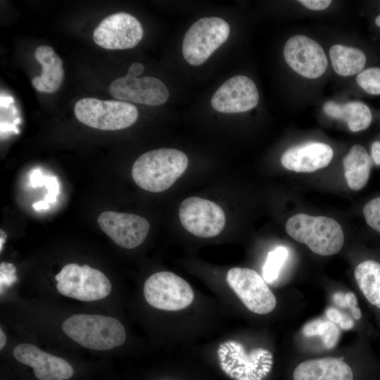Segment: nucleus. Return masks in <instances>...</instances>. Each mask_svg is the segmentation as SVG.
<instances>
[{"label": "nucleus", "instance_id": "nucleus-10", "mask_svg": "<svg viewBox=\"0 0 380 380\" xmlns=\"http://www.w3.org/2000/svg\"><path fill=\"white\" fill-rule=\"evenodd\" d=\"M143 35V27L138 19L120 12L105 18L94 30L93 39L105 49L119 50L134 47Z\"/></svg>", "mask_w": 380, "mask_h": 380}, {"label": "nucleus", "instance_id": "nucleus-35", "mask_svg": "<svg viewBox=\"0 0 380 380\" xmlns=\"http://www.w3.org/2000/svg\"><path fill=\"white\" fill-rule=\"evenodd\" d=\"M346 301L350 311L357 308V299L353 293L348 292L346 293Z\"/></svg>", "mask_w": 380, "mask_h": 380}, {"label": "nucleus", "instance_id": "nucleus-33", "mask_svg": "<svg viewBox=\"0 0 380 380\" xmlns=\"http://www.w3.org/2000/svg\"><path fill=\"white\" fill-rule=\"evenodd\" d=\"M372 158L376 165H380V141H374L371 148Z\"/></svg>", "mask_w": 380, "mask_h": 380}, {"label": "nucleus", "instance_id": "nucleus-19", "mask_svg": "<svg viewBox=\"0 0 380 380\" xmlns=\"http://www.w3.org/2000/svg\"><path fill=\"white\" fill-rule=\"evenodd\" d=\"M323 110L328 117L345 121L352 132L365 129L372 122L370 109L360 101L341 104L329 101L324 104Z\"/></svg>", "mask_w": 380, "mask_h": 380}, {"label": "nucleus", "instance_id": "nucleus-15", "mask_svg": "<svg viewBox=\"0 0 380 380\" xmlns=\"http://www.w3.org/2000/svg\"><path fill=\"white\" fill-rule=\"evenodd\" d=\"M13 353L18 362L32 368L39 380H68L74 374L73 367L65 360L32 344H19L14 348Z\"/></svg>", "mask_w": 380, "mask_h": 380}, {"label": "nucleus", "instance_id": "nucleus-40", "mask_svg": "<svg viewBox=\"0 0 380 380\" xmlns=\"http://www.w3.org/2000/svg\"><path fill=\"white\" fill-rule=\"evenodd\" d=\"M375 23L377 26L380 27V15H379L375 19Z\"/></svg>", "mask_w": 380, "mask_h": 380}, {"label": "nucleus", "instance_id": "nucleus-17", "mask_svg": "<svg viewBox=\"0 0 380 380\" xmlns=\"http://www.w3.org/2000/svg\"><path fill=\"white\" fill-rule=\"evenodd\" d=\"M293 380H353L350 367L343 358L308 360L297 365Z\"/></svg>", "mask_w": 380, "mask_h": 380}, {"label": "nucleus", "instance_id": "nucleus-2", "mask_svg": "<svg viewBox=\"0 0 380 380\" xmlns=\"http://www.w3.org/2000/svg\"><path fill=\"white\" fill-rule=\"evenodd\" d=\"M62 328L72 340L95 350L113 349L126 339L125 327L118 319L101 315H73L63 322Z\"/></svg>", "mask_w": 380, "mask_h": 380}, {"label": "nucleus", "instance_id": "nucleus-38", "mask_svg": "<svg viewBox=\"0 0 380 380\" xmlns=\"http://www.w3.org/2000/svg\"><path fill=\"white\" fill-rule=\"evenodd\" d=\"M351 312L355 319L358 320L361 318L362 313L360 309L358 307L352 310Z\"/></svg>", "mask_w": 380, "mask_h": 380}, {"label": "nucleus", "instance_id": "nucleus-23", "mask_svg": "<svg viewBox=\"0 0 380 380\" xmlns=\"http://www.w3.org/2000/svg\"><path fill=\"white\" fill-rule=\"evenodd\" d=\"M302 332L306 337L319 336L327 349L333 348L337 344L341 334L337 325L322 319L308 322L304 325Z\"/></svg>", "mask_w": 380, "mask_h": 380}, {"label": "nucleus", "instance_id": "nucleus-4", "mask_svg": "<svg viewBox=\"0 0 380 380\" xmlns=\"http://www.w3.org/2000/svg\"><path fill=\"white\" fill-rule=\"evenodd\" d=\"M76 118L82 123L101 130H119L133 125L138 110L132 103L122 101H103L84 98L75 105Z\"/></svg>", "mask_w": 380, "mask_h": 380}, {"label": "nucleus", "instance_id": "nucleus-32", "mask_svg": "<svg viewBox=\"0 0 380 380\" xmlns=\"http://www.w3.org/2000/svg\"><path fill=\"white\" fill-rule=\"evenodd\" d=\"M144 70V67L142 63H134L129 67L127 75L134 77H139L138 76L141 75Z\"/></svg>", "mask_w": 380, "mask_h": 380}, {"label": "nucleus", "instance_id": "nucleus-5", "mask_svg": "<svg viewBox=\"0 0 380 380\" xmlns=\"http://www.w3.org/2000/svg\"><path fill=\"white\" fill-rule=\"evenodd\" d=\"M58 291L82 301H94L108 296L112 289L108 278L100 270L87 265H65L55 276Z\"/></svg>", "mask_w": 380, "mask_h": 380}, {"label": "nucleus", "instance_id": "nucleus-12", "mask_svg": "<svg viewBox=\"0 0 380 380\" xmlns=\"http://www.w3.org/2000/svg\"><path fill=\"white\" fill-rule=\"evenodd\" d=\"M98 224L117 245L127 249L141 245L150 229L149 222L141 216L114 211L103 212Z\"/></svg>", "mask_w": 380, "mask_h": 380}, {"label": "nucleus", "instance_id": "nucleus-20", "mask_svg": "<svg viewBox=\"0 0 380 380\" xmlns=\"http://www.w3.org/2000/svg\"><path fill=\"white\" fill-rule=\"evenodd\" d=\"M344 175L352 190L362 189L367 183L372 168V160L366 148L353 145L343 160Z\"/></svg>", "mask_w": 380, "mask_h": 380}, {"label": "nucleus", "instance_id": "nucleus-21", "mask_svg": "<svg viewBox=\"0 0 380 380\" xmlns=\"http://www.w3.org/2000/svg\"><path fill=\"white\" fill-rule=\"evenodd\" d=\"M334 70L341 76H351L360 72L366 63V56L360 49L335 44L329 49Z\"/></svg>", "mask_w": 380, "mask_h": 380}, {"label": "nucleus", "instance_id": "nucleus-13", "mask_svg": "<svg viewBox=\"0 0 380 380\" xmlns=\"http://www.w3.org/2000/svg\"><path fill=\"white\" fill-rule=\"evenodd\" d=\"M109 91L113 97L122 101L154 106L165 103L169 97L165 84L151 76L134 77L126 75L114 80Z\"/></svg>", "mask_w": 380, "mask_h": 380}, {"label": "nucleus", "instance_id": "nucleus-28", "mask_svg": "<svg viewBox=\"0 0 380 380\" xmlns=\"http://www.w3.org/2000/svg\"><path fill=\"white\" fill-rule=\"evenodd\" d=\"M15 267L8 262H1L0 265L1 290L5 286L11 285L15 280Z\"/></svg>", "mask_w": 380, "mask_h": 380}, {"label": "nucleus", "instance_id": "nucleus-1", "mask_svg": "<svg viewBox=\"0 0 380 380\" xmlns=\"http://www.w3.org/2000/svg\"><path fill=\"white\" fill-rule=\"evenodd\" d=\"M187 156L175 148L148 151L134 163L132 176L141 189L154 193L169 189L186 170Z\"/></svg>", "mask_w": 380, "mask_h": 380}, {"label": "nucleus", "instance_id": "nucleus-26", "mask_svg": "<svg viewBox=\"0 0 380 380\" xmlns=\"http://www.w3.org/2000/svg\"><path fill=\"white\" fill-rule=\"evenodd\" d=\"M363 215L368 225L380 233V197L369 201L364 206Z\"/></svg>", "mask_w": 380, "mask_h": 380}, {"label": "nucleus", "instance_id": "nucleus-37", "mask_svg": "<svg viewBox=\"0 0 380 380\" xmlns=\"http://www.w3.org/2000/svg\"><path fill=\"white\" fill-rule=\"evenodd\" d=\"M6 342V336L2 329H0V350H2Z\"/></svg>", "mask_w": 380, "mask_h": 380}, {"label": "nucleus", "instance_id": "nucleus-34", "mask_svg": "<svg viewBox=\"0 0 380 380\" xmlns=\"http://www.w3.org/2000/svg\"><path fill=\"white\" fill-rule=\"evenodd\" d=\"M332 300L339 307H348L346 301V293L342 292H336L332 296Z\"/></svg>", "mask_w": 380, "mask_h": 380}, {"label": "nucleus", "instance_id": "nucleus-3", "mask_svg": "<svg viewBox=\"0 0 380 380\" xmlns=\"http://www.w3.org/2000/svg\"><path fill=\"white\" fill-rule=\"evenodd\" d=\"M286 231L293 239L320 255L338 253L344 243L341 226L328 217L298 213L287 220Z\"/></svg>", "mask_w": 380, "mask_h": 380}, {"label": "nucleus", "instance_id": "nucleus-9", "mask_svg": "<svg viewBox=\"0 0 380 380\" xmlns=\"http://www.w3.org/2000/svg\"><path fill=\"white\" fill-rule=\"evenodd\" d=\"M179 217L184 229L201 238L218 235L225 224L223 210L215 203L199 197L184 199L179 208Z\"/></svg>", "mask_w": 380, "mask_h": 380}, {"label": "nucleus", "instance_id": "nucleus-8", "mask_svg": "<svg viewBox=\"0 0 380 380\" xmlns=\"http://www.w3.org/2000/svg\"><path fill=\"white\" fill-rule=\"evenodd\" d=\"M227 281L251 312L265 315L275 308L274 295L256 271L244 267L231 268L227 274Z\"/></svg>", "mask_w": 380, "mask_h": 380}, {"label": "nucleus", "instance_id": "nucleus-7", "mask_svg": "<svg viewBox=\"0 0 380 380\" xmlns=\"http://www.w3.org/2000/svg\"><path fill=\"white\" fill-rule=\"evenodd\" d=\"M144 295L150 305L167 311L184 309L194 298L189 283L170 272H158L151 275L144 283Z\"/></svg>", "mask_w": 380, "mask_h": 380}, {"label": "nucleus", "instance_id": "nucleus-11", "mask_svg": "<svg viewBox=\"0 0 380 380\" xmlns=\"http://www.w3.org/2000/svg\"><path fill=\"white\" fill-rule=\"evenodd\" d=\"M284 57L294 71L306 78L319 77L328 65L322 47L305 35H294L286 41L284 47Z\"/></svg>", "mask_w": 380, "mask_h": 380}, {"label": "nucleus", "instance_id": "nucleus-27", "mask_svg": "<svg viewBox=\"0 0 380 380\" xmlns=\"http://www.w3.org/2000/svg\"><path fill=\"white\" fill-rule=\"evenodd\" d=\"M325 315L328 320L343 329L348 330L354 327V322L348 315L334 308H327Z\"/></svg>", "mask_w": 380, "mask_h": 380}, {"label": "nucleus", "instance_id": "nucleus-22", "mask_svg": "<svg viewBox=\"0 0 380 380\" xmlns=\"http://www.w3.org/2000/svg\"><path fill=\"white\" fill-rule=\"evenodd\" d=\"M355 277L367 300L380 309V264L372 260L360 262L355 270Z\"/></svg>", "mask_w": 380, "mask_h": 380}, {"label": "nucleus", "instance_id": "nucleus-18", "mask_svg": "<svg viewBox=\"0 0 380 380\" xmlns=\"http://www.w3.org/2000/svg\"><path fill=\"white\" fill-rule=\"evenodd\" d=\"M34 57L41 64L42 72L40 76L32 79L33 87L40 92H55L59 89L64 76L62 59L53 48L44 45L39 46L36 49Z\"/></svg>", "mask_w": 380, "mask_h": 380}, {"label": "nucleus", "instance_id": "nucleus-39", "mask_svg": "<svg viewBox=\"0 0 380 380\" xmlns=\"http://www.w3.org/2000/svg\"><path fill=\"white\" fill-rule=\"evenodd\" d=\"M6 234L4 231L1 230V243H0L1 252L2 251L3 244L6 241Z\"/></svg>", "mask_w": 380, "mask_h": 380}, {"label": "nucleus", "instance_id": "nucleus-14", "mask_svg": "<svg viewBox=\"0 0 380 380\" xmlns=\"http://www.w3.org/2000/svg\"><path fill=\"white\" fill-rule=\"evenodd\" d=\"M259 101L254 82L244 75H236L224 82L215 92L211 106L224 113H242L254 108Z\"/></svg>", "mask_w": 380, "mask_h": 380}, {"label": "nucleus", "instance_id": "nucleus-36", "mask_svg": "<svg viewBox=\"0 0 380 380\" xmlns=\"http://www.w3.org/2000/svg\"><path fill=\"white\" fill-rule=\"evenodd\" d=\"M32 208L37 211L46 210L49 208V203H48L45 201H39L38 202L34 203L32 204Z\"/></svg>", "mask_w": 380, "mask_h": 380}, {"label": "nucleus", "instance_id": "nucleus-6", "mask_svg": "<svg viewBox=\"0 0 380 380\" xmlns=\"http://www.w3.org/2000/svg\"><path fill=\"white\" fill-rule=\"evenodd\" d=\"M229 32V24L221 18L205 17L198 19L184 37V58L194 66L203 64L226 42Z\"/></svg>", "mask_w": 380, "mask_h": 380}, {"label": "nucleus", "instance_id": "nucleus-16", "mask_svg": "<svg viewBox=\"0 0 380 380\" xmlns=\"http://www.w3.org/2000/svg\"><path fill=\"white\" fill-rule=\"evenodd\" d=\"M332 148L322 142H307L292 146L282 155L281 163L287 170L312 172L329 165L333 158Z\"/></svg>", "mask_w": 380, "mask_h": 380}, {"label": "nucleus", "instance_id": "nucleus-25", "mask_svg": "<svg viewBox=\"0 0 380 380\" xmlns=\"http://www.w3.org/2000/svg\"><path fill=\"white\" fill-rule=\"evenodd\" d=\"M356 82L367 93L380 95L379 68H370L361 71L356 77Z\"/></svg>", "mask_w": 380, "mask_h": 380}, {"label": "nucleus", "instance_id": "nucleus-30", "mask_svg": "<svg viewBox=\"0 0 380 380\" xmlns=\"http://www.w3.org/2000/svg\"><path fill=\"white\" fill-rule=\"evenodd\" d=\"M306 8L314 11H322L329 7L330 0H300L298 1Z\"/></svg>", "mask_w": 380, "mask_h": 380}, {"label": "nucleus", "instance_id": "nucleus-31", "mask_svg": "<svg viewBox=\"0 0 380 380\" xmlns=\"http://www.w3.org/2000/svg\"><path fill=\"white\" fill-rule=\"evenodd\" d=\"M46 175H44L40 170L35 169L30 175V184L33 188L40 187L45 185Z\"/></svg>", "mask_w": 380, "mask_h": 380}, {"label": "nucleus", "instance_id": "nucleus-24", "mask_svg": "<svg viewBox=\"0 0 380 380\" xmlns=\"http://www.w3.org/2000/svg\"><path fill=\"white\" fill-rule=\"evenodd\" d=\"M288 256L289 251L283 246H279L268 253L262 267V278L266 282L272 283L277 279Z\"/></svg>", "mask_w": 380, "mask_h": 380}, {"label": "nucleus", "instance_id": "nucleus-29", "mask_svg": "<svg viewBox=\"0 0 380 380\" xmlns=\"http://www.w3.org/2000/svg\"><path fill=\"white\" fill-rule=\"evenodd\" d=\"M44 186L48 189V193L44 197V201L48 203L56 202L59 194V183L57 178L53 176H47Z\"/></svg>", "mask_w": 380, "mask_h": 380}]
</instances>
